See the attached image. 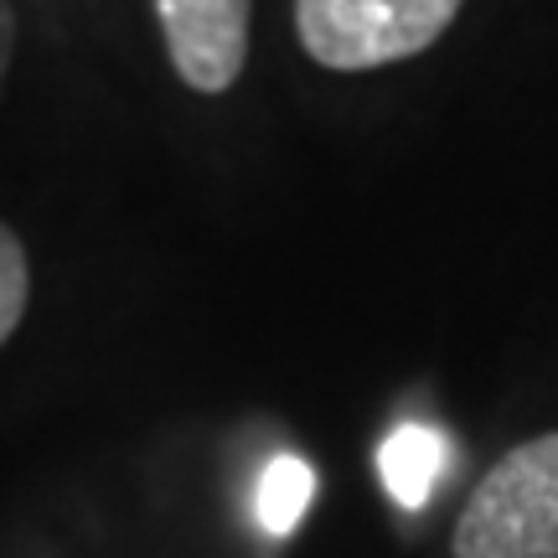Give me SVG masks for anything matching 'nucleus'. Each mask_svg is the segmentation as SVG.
<instances>
[{"mask_svg": "<svg viewBox=\"0 0 558 558\" xmlns=\"http://www.w3.org/2000/svg\"><path fill=\"white\" fill-rule=\"evenodd\" d=\"M311 497H316V471H311V460L275 456L269 465H264L259 501H254V507H259V527L264 533H275V538H284V533L305 518Z\"/></svg>", "mask_w": 558, "mask_h": 558, "instance_id": "5", "label": "nucleus"}, {"mask_svg": "<svg viewBox=\"0 0 558 558\" xmlns=\"http://www.w3.org/2000/svg\"><path fill=\"white\" fill-rule=\"evenodd\" d=\"M11 58H16V11H11V0H0V88H5Z\"/></svg>", "mask_w": 558, "mask_h": 558, "instance_id": "7", "label": "nucleus"}, {"mask_svg": "<svg viewBox=\"0 0 558 558\" xmlns=\"http://www.w3.org/2000/svg\"><path fill=\"white\" fill-rule=\"evenodd\" d=\"M171 68L197 94H228L248 62L254 0H156Z\"/></svg>", "mask_w": 558, "mask_h": 558, "instance_id": "3", "label": "nucleus"}, {"mask_svg": "<svg viewBox=\"0 0 558 558\" xmlns=\"http://www.w3.org/2000/svg\"><path fill=\"white\" fill-rule=\"evenodd\" d=\"M32 300V269H26V248H21L16 228L0 222V347L16 337L21 316Z\"/></svg>", "mask_w": 558, "mask_h": 558, "instance_id": "6", "label": "nucleus"}, {"mask_svg": "<svg viewBox=\"0 0 558 558\" xmlns=\"http://www.w3.org/2000/svg\"><path fill=\"white\" fill-rule=\"evenodd\" d=\"M450 548L456 558H558V429L522 439L476 481Z\"/></svg>", "mask_w": 558, "mask_h": 558, "instance_id": "1", "label": "nucleus"}, {"mask_svg": "<svg viewBox=\"0 0 558 558\" xmlns=\"http://www.w3.org/2000/svg\"><path fill=\"white\" fill-rule=\"evenodd\" d=\"M445 460H450V439L439 435V429H429V424H414V418H409V424H399L393 435L383 439L378 476L399 507L418 512L424 501L435 497L439 476H445Z\"/></svg>", "mask_w": 558, "mask_h": 558, "instance_id": "4", "label": "nucleus"}, {"mask_svg": "<svg viewBox=\"0 0 558 558\" xmlns=\"http://www.w3.org/2000/svg\"><path fill=\"white\" fill-rule=\"evenodd\" d=\"M465 0H295V37L331 73H373L435 47Z\"/></svg>", "mask_w": 558, "mask_h": 558, "instance_id": "2", "label": "nucleus"}]
</instances>
